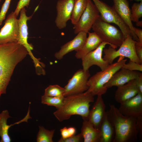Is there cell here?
Wrapping results in <instances>:
<instances>
[{"label":"cell","instance_id":"cell-1","mask_svg":"<svg viewBox=\"0 0 142 142\" xmlns=\"http://www.w3.org/2000/svg\"><path fill=\"white\" fill-rule=\"evenodd\" d=\"M28 53L18 42L0 45V97L6 89L16 65Z\"/></svg>","mask_w":142,"mask_h":142},{"label":"cell","instance_id":"cell-2","mask_svg":"<svg viewBox=\"0 0 142 142\" xmlns=\"http://www.w3.org/2000/svg\"><path fill=\"white\" fill-rule=\"evenodd\" d=\"M94 96L85 91L64 97L61 106L53 114L60 122L69 119L74 115L81 116L83 120H88L90 103L94 102Z\"/></svg>","mask_w":142,"mask_h":142},{"label":"cell","instance_id":"cell-3","mask_svg":"<svg viewBox=\"0 0 142 142\" xmlns=\"http://www.w3.org/2000/svg\"><path fill=\"white\" fill-rule=\"evenodd\" d=\"M109 106L107 116L115 132L113 142L137 141L138 134L136 127V119L124 116L114 105L109 104Z\"/></svg>","mask_w":142,"mask_h":142},{"label":"cell","instance_id":"cell-4","mask_svg":"<svg viewBox=\"0 0 142 142\" xmlns=\"http://www.w3.org/2000/svg\"><path fill=\"white\" fill-rule=\"evenodd\" d=\"M127 60L119 59L116 62L110 64L104 70L97 72L90 77L87 82L88 88L86 91L93 95H102L106 92L105 85L116 72L121 69Z\"/></svg>","mask_w":142,"mask_h":142},{"label":"cell","instance_id":"cell-5","mask_svg":"<svg viewBox=\"0 0 142 142\" xmlns=\"http://www.w3.org/2000/svg\"><path fill=\"white\" fill-rule=\"evenodd\" d=\"M92 28L103 42H107L112 47H120L124 38L120 30L103 21L100 17L95 21Z\"/></svg>","mask_w":142,"mask_h":142},{"label":"cell","instance_id":"cell-6","mask_svg":"<svg viewBox=\"0 0 142 142\" xmlns=\"http://www.w3.org/2000/svg\"><path fill=\"white\" fill-rule=\"evenodd\" d=\"M136 41L129 35L125 39L118 50L110 45L108 48H104L103 50L104 54L103 59L110 64L118 57H125L131 60L142 64V62L138 58L135 52Z\"/></svg>","mask_w":142,"mask_h":142},{"label":"cell","instance_id":"cell-7","mask_svg":"<svg viewBox=\"0 0 142 142\" xmlns=\"http://www.w3.org/2000/svg\"><path fill=\"white\" fill-rule=\"evenodd\" d=\"M92 0L99 12L100 18L103 21L109 23H114L118 26L123 34L124 39L129 35L132 37L130 28L112 7L101 0Z\"/></svg>","mask_w":142,"mask_h":142},{"label":"cell","instance_id":"cell-8","mask_svg":"<svg viewBox=\"0 0 142 142\" xmlns=\"http://www.w3.org/2000/svg\"><path fill=\"white\" fill-rule=\"evenodd\" d=\"M89 70L80 69L68 80L64 88V97L83 93L87 90V82L90 76Z\"/></svg>","mask_w":142,"mask_h":142},{"label":"cell","instance_id":"cell-9","mask_svg":"<svg viewBox=\"0 0 142 142\" xmlns=\"http://www.w3.org/2000/svg\"><path fill=\"white\" fill-rule=\"evenodd\" d=\"M17 17L14 12L7 17L0 30V45L18 42L19 25Z\"/></svg>","mask_w":142,"mask_h":142},{"label":"cell","instance_id":"cell-10","mask_svg":"<svg viewBox=\"0 0 142 142\" xmlns=\"http://www.w3.org/2000/svg\"><path fill=\"white\" fill-rule=\"evenodd\" d=\"M100 17L97 9L91 0H88L87 7L78 22L74 27V33L80 32L87 33L96 20Z\"/></svg>","mask_w":142,"mask_h":142},{"label":"cell","instance_id":"cell-11","mask_svg":"<svg viewBox=\"0 0 142 142\" xmlns=\"http://www.w3.org/2000/svg\"><path fill=\"white\" fill-rule=\"evenodd\" d=\"M107 44L109 45L108 43L103 42L97 48L87 54L81 59L84 70H89L94 65L98 66L101 70H104L108 67L109 64L102 57L103 50Z\"/></svg>","mask_w":142,"mask_h":142},{"label":"cell","instance_id":"cell-12","mask_svg":"<svg viewBox=\"0 0 142 142\" xmlns=\"http://www.w3.org/2000/svg\"><path fill=\"white\" fill-rule=\"evenodd\" d=\"M120 104L118 110L124 116L135 119L142 116V94L138 93L134 97Z\"/></svg>","mask_w":142,"mask_h":142},{"label":"cell","instance_id":"cell-13","mask_svg":"<svg viewBox=\"0 0 142 142\" xmlns=\"http://www.w3.org/2000/svg\"><path fill=\"white\" fill-rule=\"evenodd\" d=\"M74 2V0L58 1L56 5L57 15L55 22L59 29L65 27L67 22L70 19Z\"/></svg>","mask_w":142,"mask_h":142},{"label":"cell","instance_id":"cell-14","mask_svg":"<svg viewBox=\"0 0 142 142\" xmlns=\"http://www.w3.org/2000/svg\"><path fill=\"white\" fill-rule=\"evenodd\" d=\"M26 11L24 7L20 12V16L18 19L19 39L18 42L26 48L33 61H35L37 60V58L34 57L32 52V50L33 49V45L29 44L27 40L28 33L27 22L31 19L33 14L30 16H27L26 15Z\"/></svg>","mask_w":142,"mask_h":142},{"label":"cell","instance_id":"cell-15","mask_svg":"<svg viewBox=\"0 0 142 142\" xmlns=\"http://www.w3.org/2000/svg\"><path fill=\"white\" fill-rule=\"evenodd\" d=\"M112 7L123 21L128 26L131 33L133 40L139 41L138 38L134 32V27L130 19L131 10L127 0H112Z\"/></svg>","mask_w":142,"mask_h":142},{"label":"cell","instance_id":"cell-16","mask_svg":"<svg viewBox=\"0 0 142 142\" xmlns=\"http://www.w3.org/2000/svg\"><path fill=\"white\" fill-rule=\"evenodd\" d=\"M87 33L84 32L78 33L73 39L60 47V50L55 53V57L58 60H60L68 53L73 50L77 52L81 49L86 40Z\"/></svg>","mask_w":142,"mask_h":142},{"label":"cell","instance_id":"cell-17","mask_svg":"<svg viewBox=\"0 0 142 142\" xmlns=\"http://www.w3.org/2000/svg\"><path fill=\"white\" fill-rule=\"evenodd\" d=\"M141 73L121 68L116 72L105 85L107 89L113 86L118 87L123 85L130 81L136 79Z\"/></svg>","mask_w":142,"mask_h":142},{"label":"cell","instance_id":"cell-18","mask_svg":"<svg viewBox=\"0 0 142 142\" xmlns=\"http://www.w3.org/2000/svg\"><path fill=\"white\" fill-rule=\"evenodd\" d=\"M106 106L102 95L97 98L90 110L88 121L95 128L99 130L101 124L106 114Z\"/></svg>","mask_w":142,"mask_h":142},{"label":"cell","instance_id":"cell-19","mask_svg":"<svg viewBox=\"0 0 142 142\" xmlns=\"http://www.w3.org/2000/svg\"><path fill=\"white\" fill-rule=\"evenodd\" d=\"M117 87L115 93V98L116 101L120 104L134 97L139 93L135 79Z\"/></svg>","mask_w":142,"mask_h":142},{"label":"cell","instance_id":"cell-20","mask_svg":"<svg viewBox=\"0 0 142 142\" xmlns=\"http://www.w3.org/2000/svg\"><path fill=\"white\" fill-rule=\"evenodd\" d=\"M88 36L84 45L79 50L76 52L75 57L82 59L87 54L97 48L103 42L95 32L88 33Z\"/></svg>","mask_w":142,"mask_h":142},{"label":"cell","instance_id":"cell-21","mask_svg":"<svg viewBox=\"0 0 142 142\" xmlns=\"http://www.w3.org/2000/svg\"><path fill=\"white\" fill-rule=\"evenodd\" d=\"M29 111H28L27 115L22 120L14 124L10 125L7 124L8 118H11L9 114L8 111L6 110L2 111L0 113V136L1 140L0 142H10L11 140L8 134L9 129L12 125L19 124L22 122H27V120L31 118L29 114Z\"/></svg>","mask_w":142,"mask_h":142},{"label":"cell","instance_id":"cell-22","mask_svg":"<svg viewBox=\"0 0 142 142\" xmlns=\"http://www.w3.org/2000/svg\"><path fill=\"white\" fill-rule=\"evenodd\" d=\"M84 142H101L100 130L94 128L88 120H83L81 129Z\"/></svg>","mask_w":142,"mask_h":142},{"label":"cell","instance_id":"cell-23","mask_svg":"<svg viewBox=\"0 0 142 142\" xmlns=\"http://www.w3.org/2000/svg\"><path fill=\"white\" fill-rule=\"evenodd\" d=\"M99 130L101 133V142H113L115 136V130L108 119L107 111Z\"/></svg>","mask_w":142,"mask_h":142},{"label":"cell","instance_id":"cell-24","mask_svg":"<svg viewBox=\"0 0 142 142\" xmlns=\"http://www.w3.org/2000/svg\"><path fill=\"white\" fill-rule=\"evenodd\" d=\"M88 0H77L74 5L70 19L72 23L74 25L79 21L85 11Z\"/></svg>","mask_w":142,"mask_h":142},{"label":"cell","instance_id":"cell-25","mask_svg":"<svg viewBox=\"0 0 142 142\" xmlns=\"http://www.w3.org/2000/svg\"><path fill=\"white\" fill-rule=\"evenodd\" d=\"M55 130H49L42 126H39L37 137V142H53V138Z\"/></svg>","mask_w":142,"mask_h":142},{"label":"cell","instance_id":"cell-26","mask_svg":"<svg viewBox=\"0 0 142 142\" xmlns=\"http://www.w3.org/2000/svg\"><path fill=\"white\" fill-rule=\"evenodd\" d=\"M64 97H52L44 94L41 97V102L43 104L54 106L57 109L62 105Z\"/></svg>","mask_w":142,"mask_h":142},{"label":"cell","instance_id":"cell-27","mask_svg":"<svg viewBox=\"0 0 142 142\" xmlns=\"http://www.w3.org/2000/svg\"><path fill=\"white\" fill-rule=\"evenodd\" d=\"M65 89L58 85H50L45 90L44 95L50 97H64Z\"/></svg>","mask_w":142,"mask_h":142},{"label":"cell","instance_id":"cell-28","mask_svg":"<svg viewBox=\"0 0 142 142\" xmlns=\"http://www.w3.org/2000/svg\"><path fill=\"white\" fill-rule=\"evenodd\" d=\"M131 10V21L136 22L142 17V1L139 3H134Z\"/></svg>","mask_w":142,"mask_h":142},{"label":"cell","instance_id":"cell-29","mask_svg":"<svg viewBox=\"0 0 142 142\" xmlns=\"http://www.w3.org/2000/svg\"><path fill=\"white\" fill-rule=\"evenodd\" d=\"M122 68L132 71H137L142 72V64L137 63L130 60L129 62L123 65Z\"/></svg>","mask_w":142,"mask_h":142},{"label":"cell","instance_id":"cell-30","mask_svg":"<svg viewBox=\"0 0 142 142\" xmlns=\"http://www.w3.org/2000/svg\"><path fill=\"white\" fill-rule=\"evenodd\" d=\"M12 0H5L2 4L0 11V26L5 19L6 14L8 10Z\"/></svg>","mask_w":142,"mask_h":142},{"label":"cell","instance_id":"cell-31","mask_svg":"<svg viewBox=\"0 0 142 142\" xmlns=\"http://www.w3.org/2000/svg\"><path fill=\"white\" fill-rule=\"evenodd\" d=\"M83 141V137L80 133L77 135L71 136L67 138L63 139L61 138L59 140L58 142H80Z\"/></svg>","mask_w":142,"mask_h":142},{"label":"cell","instance_id":"cell-32","mask_svg":"<svg viewBox=\"0 0 142 142\" xmlns=\"http://www.w3.org/2000/svg\"><path fill=\"white\" fill-rule=\"evenodd\" d=\"M30 0H19L18 2L16 9L14 12L17 17L18 16L20 10L23 8L28 7Z\"/></svg>","mask_w":142,"mask_h":142},{"label":"cell","instance_id":"cell-33","mask_svg":"<svg viewBox=\"0 0 142 142\" xmlns=\"http://www.w3.org/2000/svg\"><path fill=\"white\" fill-rule=\"evenodd\" d=\"M136 127L138 133V136L140 139L141 140L142 139V116L136 119Z\"/></svg>","mask_w":142,"mask_h":142},{"label":"cell","instance_id":"cell-34","mask_svg":"<svg viewBox=\"0 0 142 142\" xmlns=\"http://www.w3.org/2000/svg\"><path fill=\"white\" fill-rule=\"evenodd\" d=\"M135 49V52L138 58L142 62V43L136 41Z\"/></svg>","mask_w":142,"mask_h":142},{"label":"cell","instance_id":"cell-35","mask_svg":"<svg viewBox=\"0 0 142 142\" xmlns=\"http://www.w3.org/2000/svg\"><path fill=\"white\" fill-rule=\"evenodd\" d=\"M135 83L139 93L142 94V73H141L135 79Z\"/></svg>","mask_w":142,"mask_h":142},{"label":"cell","instance_id":"cell-36","mask_svg":"<svg viewBox=\"0 0 142 142\" xmlns=\"http://www.w3.org/2000/svg\"><path fill=\"white\" fill-rule=\"evenodd\" d=\"M61 138L65 139L71 136L68 128L66 127L61 129L60 130Z\"/></svg>","mask_w":142,"mask_h":142},{"label":"cell","instance_id":"cell-37","mask_svg":"<svg viewBox=\"0 0 142 142\" xmlns=\"http://www.w3.org/2000/svg\"><path fill=\"white\" fill-rule=\"evenodd\" d=\"M134 32L137 37L139 42L142 43V29L137 28L134 27Z\"/></svg>","mask_w":142,"mask_h":142},{"label":"cell","instance_id":"cell-38","mask_svg":"<svg viewBox=\"0 0 142 142\" xmlns=\"http://www.w3.org/2000/svg\"><path fill=\"white\" fill-rule=\"evenodd\" d=\"M136 25L140 27H142V21H138L136 22Z\"/></svg>","mask_w":142,"mask_h":142},{"label":"cell","instance_id":"cell-39","mask_svg":"<svg viewBox=\"0 0 142 142\" xmlns=\"http://www.w3.org/2000/svg\"><path fill=\"white\" fill-rule=\"evenodd\" d=\"M130 0L131 1H133V0H135L137 1H142V0Z\"/></svg>","mask_w":142,"mask_h":142},{"label":"cell","instance_id":"cell-40","mask_svg":"<svg viewBox=\"0 0 142 142\" xmlns=\"http://www.w3.org/2000/svg\"><path fill=\"white\" fill-rule=\"evenodd\" d=\"M76 0H74L75 1H76Z\"/></svg>","mask_w":142,"mask_h":142}]
</instances>
